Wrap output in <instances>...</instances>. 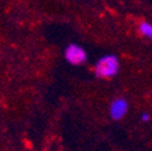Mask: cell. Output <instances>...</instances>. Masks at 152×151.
<instances>
[{"mask_svg": "<svg viewBox=\"0 0 152 151\" xmlns=\"http://www.w3.org/2000/svg\"><path fill=\"white\" fill-rule=\"evenodd\" d=\"M87 51L79 44L71 43L64 48V59L75 67H80L87 62Z\"/></svg>", "mask_w": 152, "mask_h": 151, "instance_id": "2", "label": "cell"}, {"mask_svg": "<svg viewBox=\"0 0 152 151\" xmlns=\"http://www.w3.org/2000/svg\"><path fill=\"white\" fill-rule=\"evenodd\" d=\"M121 70V61L116 54L109 53L97 59L93 73L98 79H112Z\"/></svg>", "mask_w": 152, "mask_h": 151, "instance_id": "1", "label": "cell"}, {"mask_svg": "<svg viewBox=\"0 0 152 151\" xmlns=\"http://www.w3.org/2000/svg\"><path fill=\"white\" fill-rule=\"evenodd\" d=\"M139 33L144 37H146V39L152 41V23L146 22V21L140 22L139 23Z\"/></svg>", "mask_w": 152, "mask_h": 151, "instance_id": "4", "label": "cell"}, {"mask_svg": "<svg viewBox=\"0 0 152 151\" xmlns=\"http://www.w3.org/2000/svg\"><path fill=\"white\" fill-rule=\"evenodd\" d=\"M129 110V102L123 97H117L112 99L109 105V115L113 121L123 120Z\"/></svg>", "mask_w": 152, "mask_h": 151, "instance_id": "3", "label": "cell"}, {"mask_svg": "<svg viewBox=\"0 0 152 151\" xmlns=\"http://www.w3.org/2000/svg\"><path fill=\"white\" fill-rule=\"evenodd\" d=\"M140 120L142 121V122H148L150 120H151V115L148 114V112H142L141 114V116H140Z\"/></svg>", "mask_w": 152, "mask_h": 151, "instance_id": "5", "label": "cell"}]
</instances>
